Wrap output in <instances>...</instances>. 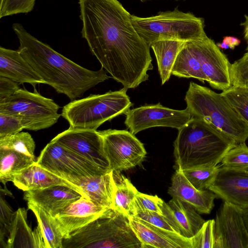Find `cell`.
<instances>
[{"instance_id":"obj_41","label":"cell","mask_w":248,"mask_h":248,"mask_svg":"<svg viewBox=\"0 0 248 248\" xmlns=\"http://www.w3.org/2000/svg\"><path fill=\"white\" fill-rule=\"evenodd\" d=\"M19 84L10 78L0 76V100L14 94L20 89Z\"/></svg>"},{"instance_id":"obj_25","label":"cell","mask_w":248,"mask_h":248,"mask_svg":"<svg viewBox=\"0 0 248 248\" xmlns=\"http://www.w3.org/2000/svg\"><path fill=\"white\" fill-rule=\"evenodd\" d=\"M171 75L178 78H195L203 83L207 81L197 56L193 40L185 42L173 64Z\"/></svg>"},{"instance_id":"obj_14","label":"cell","mask_w":248,"mask_h":248,"mask_svg":"<svg viewBox=\"0 0 248 248\" xmlns=\"http://www.w3.org/2000/svg\"><path fill=\"white\" fill-rule=\"evenodd\" d=\"M202 70L210 86L222 91L232 87L231 63L213 40L207 36L193 40Z\"/></svg>"},{"instance_id":"obj_16","label":"cell","mask_w":248,"mask_h":248,"mask_svg":"<svg viewBox=\"0 0 248 248\" xmlns=\"http://www.w3.org/2000/svg\"><path fill=\"white\" fill-rule=\"evenodd\" d=\"M110 208L101 206L83 197L61 210L54 217L63 239L104 215Z\"/></svg>"},{"instance_id":"obj_40","label":"cell","mask_w":248,"mask_h":248,"mask_svg":"<svg viewBox=\"0 0 248 248\" xmlns=\"http://www.w3.org/2000/svg\"><path fill=\"white\" fill-rule=\"evenodd\" d=\"M134 217L157 228L178 233L163 215L149 212H139Z\"/></svg>"},{"instance_id":"obj_21","label":"cell","mask_w":248,"mask_h":248,"mask_svg":"<svg viewBox=\"0 0 248 248\" xmlns=\"http://www.w3.org/2000/svg\"><path fill=\"white\" fill-rule=\"evenodd\" d=\"M0 76L10 78L19 84L29 83L34 88L45 84L19 51L0 47Z\"/></svg>"},{"instance_id":"obj_8","label":"cell","mask_w":248,"mask_h":248,"mask_svg":"<svg viewBox=\"0 0 248 248\" xmlns=\"http://www.w3.org/2000/svg\"><path fill=\"white\" fill-rule=\"evenodd\" d=\"M59 106L54 100L33 92L19 89L12 95L0 100V113L19 118L24 129L38 131L48 128L58 121Z\"/></svg>"},{"instance_id":"obj_3","label":"cell","mask_w":248,"mask_h":248,"mask_svg":"<svg viewBox=\"0 0 248 248\" xmlns=\"http://www.w3.org/2000/svg\"><path fill=\"white\" fill-rule=\"evenodd\" d=\"M238 143L205 121L191 117L173 142L175 169L184 170L217 165Z\"/></svg>"},{"instance_id":"obj_29","label":"cell","mask_w":248,"mask_h":248,"mask_svg":"<svg viewBox=\"0 0 248 248\" xmlns=\"http://www.w3.org/2000/svg\"><path fill=\"white\" fill-rule=\"evenodd\" d=\"M36 160L31 156L12 150L0 149V180L5 185L18 171L29 167Z\"/></svg>"},{"instance_id":"obj_24","label":"cell","mask_w":248,"mask_h":248,"mask_svg":"<svg viewBox=\"0 0 248 248\" xmlns=\"http://www.w3.org/2000/svg\"><path fill=\"white\" fill-rule=\"evenodd\" d=\"M7 238L5 248H45L39 227L32 232L27 223V211L24 208L15 212Z\"/></svg>"},{"instance_id":"obj_42","label":"cell","mask_w":248,"mask_h":248,"mask_svg":"<svg viewBox=\"0 0 248 248\" xmlns=\"http://www.w3.org/2000/svg\"><path fill=\"white\" fill-rule=\"evenodd\" d=\"M222 42L227 45L229 48L232 49H233L235 46H238L241 43L239 39L232 36L224 37Z\"/></svg>"},{"instance_id":"obj_5","label":"cell","mask_w":248,"mask_h":248,"mask_svg":"<svg viewBox=\"0 0 248 248\" xmlns=\"http://www.w3.org/2000/svg\"><path fill=\"white\" fill-rule=\"evenodd\" d=\"M63 248H142L128 217L112 209L63 239Z\"/></svg>"},{"instance_id":"obj_2","label":"cell","mask_w":248,"mask_h":248,"mask_svg":"<svg viewBox=\"0 0 248 248\" xmlns=\"http://www.w3.org/2000/svg\"><path fill=\"white\" fill-rule=\"evenodd\" d=\"M12 28L19 40L18 50L23 58L45 84L72 101L110 78L102 67L90 70L67 58L31 35L21 24L14 23Z\"/></svg>"},{"instance_id":"obj_10","label":"cell","mask_w":248,"mask_h":248,"mask_svg":"<svg viewBox=\"0 0 248 248\" xmlns=\"http://www.w3.org/2000/svg\"><path fill=\"white\" fill-rule=\"evenodd\" d=\"M111 171L121 172L140 165L147 154L143 144L125 130L98 131Z\"/></svg>"},{"instance_id":"obj_34","label":"cell","mask_w":248,"mask_h":248,"mask_svg":"<svg viewBox=\"0 0 248 248\" xmlns=\"http://www.w3.org/2000/svg\"><path fill=\"white\" fill-rule=\"evenodd\" d=\"M230 77L232 86L248 90V51L231 64Z\"/></svg>"},{"instance_id":"obj_7","label":"cell","mask_w":248,"mask_h":248,"mask_svg":"<svg viewBox=\"0 0 248 248\" xmlns=\"http://www.w3.org/2000/svg\"><path fill=\"white\" fill-rule=\"evenodd\" d=\"M131 20L136 31L149 46L162 40L186 42L207 36L202 18L177 8L147 17L131 15Z\"/></svg>"},{"instance_id":"obj_43","label":"cell","mask_w":248,"mask_h":248,"mask_svg":"<svg viewBox=\"0 0 248 248\" xmlns=\"http://www.w3.org/2000/svg\"><path fill=\"white\" fill-rule=\"evenodd\" d=\"M245 20L243 22L241 23V26L244 28V38L247 44L246 50H248V16L245 15Z\"/></svg>"},{"instance_id":"obj_12","label":"cell","mask_w":248,"mask_h":248,"mask_svg":"<svg viewBox=\"0 0 248 248\" xmlns=\"http://www.w3.org/2000/svg\"><path fill=\"white\" fill-rule=\"evenodd\" d=\"M56 141L107 172L111 171L105 155L102 137L98 131L72 128L58 134Z\"/></svg>"},{"instance_id":"obj_45","label":"cell","mask_w":248,"mask_h":248,"mask_svg":"<svg viewBox=\"0 0 248 248\" xmlns=\"http://www.w3.org/2000/svg\"><path fill=\"white\" fill-rule=\"evenodd\" d=\"M141 0V1H147V0Z\"/></svg>"},{"instance_id":"obj_35","label":"cell","mask_w":248,"mask_h":248,"mask_svg":"<svg viewBox=\"0 0 248 248\" xmlns=\"http://www.w3.org/2000/svg\"><path fill=\"white\" fill-rule=\"evenodd\" d=\"M191 239V248H214L215 219L205 221Z\"/></svg>"},{"instance_id":"obj_11","label":"cell","mask_w":248,"mask_h":248,"mask_svg":"<svg viewBox=\"0 0 248 248\" xmlns=\"http://www.w3.org/2000/svg\"><path fill=\"white\" fill-rule=\"evenodd\" d=\"M125 115L124 124L134 135L154 127H169L179 130L191 118L186 108L173 109L160 103L129 109Z\"/></svg>"},{"instance_id":"obj_23","label":"cell","mask_w":248,"mask_h":248,"mask_svg":"<svg viewBox=\"0 0 248 248\" xmlns=\"http://www.w3.org/2000/svg\"><path fill=\"white\" fill-rule=\"evenodd\" d=\"M10 181L24 191L45 188L54 185H64L77 191L82 196L76 186L41 167L36 162L14 174Z\"/></svg>"},{"instance_id":"obj_13","label":"cell","mask_w":248,"mask_h":248,"mask_svg":"<svg viewBox=\"0 0 248 248\" xmlns=\"http://www.w3.org/2000/svg\"><path fill=\"white\" fill-rule=\"evenodd\" d=\"M243 209L223 201L215 219L214 248H248Z\"/></svg>"},{"instance_id":"obj_36","label":"cell","mask_w":248,"mask_h":248,"mask_svg":"<svg viewBox=\"0 0 248 248\" xmlns=\"http://www.w3.org/2000/svg\"><path fill=\"white\" fill-rule=\"evenodd\" d=\"M164 202L157 195H150L138 191L134 203L135 213L139 212H149L163 215L162 207Z\"/></svg>"},{"instance_id":"obj_38","label":"cell","mask_w":248,"mask_h":248,"mask_svg":"<svg viewBox=\"0 0 248 248\" xmlns=\"http://www.w3.org/2000/svg\"><path fill=\"white\" fill-rule=\"evenodd\" d=\"M23 129L24 127L19 118L0 113V138L16 134Z\"/></svg>"},{"instance_id":"obj_33","label":"cell","mask_w":248,"mask_h":248,"mask_svg":"<svg viewBox=\"0 0 248 248\" xmlns=\"http://www.w3.org/2000/svg\"><path fill=\"white\" fill-rule=\"evenodd\" d=\"M221 94L248 125V90L232 86Z\"/></svg>"},{"instance_id":"obj_18","label":"cell","mask_w":248,"mask_h":248,"mask_svg":"<svg viewBox=\"0 0 248 248\" xmlns=\"http://www.w3.org/2000/svg\"><path fill=\"white\" fill-rule=\"evenodd\" d=\"M162 212L176 232L186 238H192L205 221L192 205L177 198L164 202Z\"/></svg>"},{"instance_id":"obj_31","label":"cell","mask_w":248,"mask_h":248,"mask_svg":"<svg viewBox=\"0 0 248 248\" xmlns=\"http://www.w3.org/2000/svg\"><path fill=\"white\" fill-rule=\"evenodd\" d=\"M0 149L21 153L37 161L34 154L35 143L31 136L28 132H19L0 138Z\"/></svg>"},{"instance_id":"obj_28","label":"cell","mask_w":248,"mask_h":248,"mask_svg":"<svg viewBox=\"0 0 248 248\" xmlns=\"http://www.w3.org/2000/svg\"><path fill=\"white\" fill-rule=\"evenodd\" d=\"M28 206L36 216L45 248H63V237L55 218L34 204L28 202Z\"/></svg>"},{"instance_id":"obj_44","label":"cell","mask_w":248,"mask_h":248,"mask_svg":"<svg viewBox=\"0 0 248 248\" xmlns=\"http://www.w3.org/2000/svg\"><path fill=\"white\" fill-rule=\"evenodd\" d=\"M242 215L245 225L248 232V208L243 209Z\"/></svg>"},{"instance_id":"obj_32","label":"cell","mask_w":248,"mask_h":248,"mask_svg":"<svg viewBox=\"0 0 248 248\" xmlns=\"http://www.w3.org/2000/svg\"><path fill=\"white\" fill-rule=\"evenodd\" d=\"M220 167L248 171V146L245 142L238 143L225 154Z\"/></svg>"},{"instance_id":"obj_4","label":"cell","mask_w":248,"mask_h":248,"mask_svg":"<svg viewBox=\"0 0 248 248\" xmlns=\"http://www.w3.org/2000/svg\"><path fill=\"white\" fill-rule=\"evenodd\" d=\"M185 100L191 117L205 121L238 143L248 138V125L221 93L191 81Z\"/></svg>"},{"instance_id":"obj_30","label":"cell","mask_w":248,"mask_h":248,"mask_svg":"<svg viewBox=\"0 0 248 248\" xmlns=\"http://www.w3.org/2000/svg\"><path fill=\"white\" fill-rule=\"evenodd\" d=\"M219 165H205L181 170L190 183L200 190L208 189L214 182Z\"/></svg>"},{"instance_id":"obj_9","label":"cell","mask_w":248,"mask_h":248,"mask_svg":"<svg viewBox=\"0 0 248 248\" xmlns=\"http://www.w3.org/2000/svg\"><path fill=\"white\" fill-rule=\"evenodd\" d=\"M36 163L69 182L77 178L108 173L52 140L41 151Z\"/></svg>"},{"instance_id":"obj_22","label":"cell","mask_w":248,"mask_h":248,"mask_svg":"<svg viewBox=\"0 0 248 248\" xmlns=\"http://www.w3.org/2000/svg\"><path fill=\"white\" fill-rule=\"evenodd\" d=\"M81 191L83 197L103 207L112 209L115 182L112 171L71 180Z\"/></svg>"},{"instance_id":"obj_15","label":"cell","mask_w":248,"mask_h":248,"mask_svg":"<svg viewBox=\"0 0 248 248\" xmlns=\"http://www.w3.org/2000/svg\"><path fill=\"white\" fill-rule=\"evenodd\" d=\"M208 190L217 198L243 209L248 208V171L220 167Z\"/></svg>"},{"instance_id":"obj_37","label":"cell","mask_w":248,"mask_h":248,"mask_svg":"<svg viewBox=\"0 0 248 248\" xmlns=\"http://www.w3.org/2000/svg\"><path fill=\"white\" fill-rule=\"evenodd\" d=\"M36 0H0V18L28 13L34 8Z\"/></svg>"},{"instance_id":"obj_27","label":"cell","mask_w":248,"mask_h":248,"mask_svg":"<svg viewBox=\"0 0 248 248\" xmlns=\"http://www.w3.org/2000/svg\"><path fill=\"white\" fill-rule=\"evenodd\" d=\"M115 182V191L112 209L128 217L135 216L134 203L138 192L131 181L121 172L112 171Z\"/></svg>"},{"instance_id":"obj_26","label":"cell","mask_w":248,"mask_h":248,"mask_svg":"<svg viewBox=\"0 0 248 248\" xmlns=\"http://www.w3.org/2000/svg\"><path fill=\"white\" fill-rule=\"evenodd\" d=\"M185 42L178 40H162L150 45V46L155 56L162 85L170 79L175 59Z\"/></svg>"},{"instance_id":"obj_19","label":"cell","mask_w":248,"mask_h":248,"mask_svg":"<svg viewBox=\"0 0 248 248\" xmlns=\"http://www.w3.org/2000/svg\"><path fill=\"white\" fill-rule=\"evenodd\" d=\"M81 197L77 191L68 186L54 185L45 188L25 191L23 199L54 217L61 210Z\"/></svg>"},{"instance_id":"obj_6","label":"cell","mask_w":248,"mask_h":248,"mask_svg":"<svg viewBox=\"0 0 248 248\" xmlns=\"http://www.w3.org/2000/svg\"><path fill=\"white\" fill-rule=\"evenodd\" d=\"M127 90L123 88L72 100L63 107L61 115L70 127L97 130L106 121L125 114L133 106Z\"/></svg>"},{"instance_id":"obj_17","label":"cell","mask_w":248,"mask_h":248,"mask_svg":"<svg viewBox=\"0 0 248 248\" xmlns=\"http://www.w3.org/2000/svg\"><path fill=\"white\" fill-rule=\"evenodd\" d=\"M129 219L142 248H191V239L157 228L135 217Z\"/></svg>"},{"instance_id":"obj_20","label":"cell","mask_w":248,"mask_h":248,"mask_svg":"<svg viewBox=\"0 0 248 248\" xmlns=\"http://www.w3.org/2000/svg\"><path fill=\"white\" fill-rule=\"evenodd\" d=\"M168 193L192 205L200 214H209L214 207L217 195L211 191L200 190L194 187L180 170H176L171 178Z\"/></svg>"},{"instance_id":"obj_39","label":"cell","mask_w":248,"mask_h":248,"mask_svg":"<svg viewBox=\"0 0 248 248\" xmlns=\"http://www.w3.org/2000/svg\"><path fill=\"white\" fill-rule=\"evenodd\" d=\"M0 242L2 247L5 248L6 237H7L15 212L13 211L2 197H0Z\"/></svg>"},{"instance_id":"obj_1","label":"cell","mask_w":248,"mask_h":248,"mask_svg":"<svg viewBox=\"0 0 248 248\" xmlns=\"http://www.w3.org/2000/svg\"><path fill=\"white\" fill-rule=\"evenodd\" d=\"M82 36L102 67L124 88H135L153 69L150 46L117 0H79Z\"/></svg>"}]
</instances>
